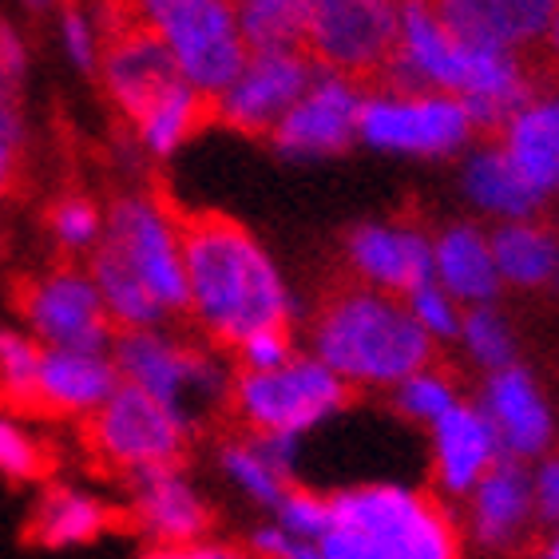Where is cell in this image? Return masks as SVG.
I'll use <instances>...</instances> for the list:
<instances>
[{
    "label": "cell",
    "mask_w": 559,
    "mask_h": 559,
    "mask_svg": "<svg viewBox=\"0 0 559 559\" xmlns=\"http://www.w3.org/2000/svg\"><path fill=\"white\" fill-rule=\"evenodd\" d=\"M155 199L171 223L191 310L206 334L226 349H238L259 330L290 325L286 290L247 226L218 211H187L163 187Z\"/></svg>",
    "instance_id": "cell-1"
},
{
    "label": "cell",
    "mask_w": 559,
    "mask_h": 559,
    "mask_svg": "<svg viewBox=\"0 0 559 559\" xmlns=\"http://www.w3.org/2000/svg\"><path fill=\"white\" fill-rule=\"evenodd\" d=\"M313 337L322 366L354 381H401L432 361L425 325L397 301L349 278L330 282L318 298Z\"/></svg>",
    "instance_id": "cell-2"
},
{
    "label": "cell",
    "mask_w": 559,
    "mask_h": 559,
    "mask_svg": "<svg viewBox=\"0 0 559 559\" xmlns=\"http://www.w3.org/2000/svg\"><path fill=\"white\" fill-rule=\"evenodd\" d=\"M80 444L96 476H140L143 468H179L187 456L183 420L175 417L147 389L123 385L111 389V397L84 413L80 420Z\"/></svg>",
    "instance_id": "cell-3"
},
{
    "label": "cell",
    "mask_w": 559,
    "mask_h": 559,
    "mask_svg": "<svg viewBox=\"0 0 559 559\" xmlns=\"http://www.w3.org/2000/svg\"><path fill=\"white\" fill-rule=\"evenodd\" d=\"M401 52V0H310L306 56L354 92H377Z\"/></svg>",
    "instance_id": "cell-4"
},
{
    "label": "cell",
    "mask_w": 559,
    "mask_h": 559,
    "mask_svg": "<svg viewBox=\"0 0 559 559\" xmlns=\"http://www.w3.org/2000/svg\"><path fill=\"white\" fill-rule=\"evenodd\" d=\"M349 401V389L330 366H313V361H286L282 369H242L238 381L230 385L226 413L238 417V425L270 441V437H294V432L310 429L313 420L330 417Z\"/></svg>",
    "instance_id": "cell-5"
},
{
    "label": "cell",
    "mask_w": 559,
    "mask_h": 559,
    "mask_svg": "<svg viewBox=\"0 0 559 559\" xmlns=\"http://www.w3.org/2000/svg\"><path fill=\"white\" fill-rule=\"evenodd\" d=\"M140 4L194 87L223 96L247 68L250 48L242 40L235 0H140Z\"/></svg>",
    "instance_id": "cell-6"
},
{
    "label": "cell",
    "mask_w": 559,
    "mask_h": 559,
    "mask_svg": "<svg viewBox=\"0 0 559 559\" xmlns=\"http://www.w3.org/2000/svg\"><path fill=\"white\" fill-rule=\"evenodd\" d=\"M334 524L357 527L389 559H461V532L437 500L401 488H354L330 500Z\"/></svg>",
    "instance_id": "cell-7"
},
{
    "label": "cell",
    "mask_w": 559,
    "mask_h": 559,
    "mask_svg": "<svg viewBox=\"0 0 559 559\" xmlns=\"http://www.w3.org/2000/svg\"><path fill=\"white\" fill-rule=\"evenodd\" d=\"M12 306L56 349L96 354L111 334H119L99 290L68 259L56 262L52 274H28L12 282Z\"/></svg>",
    "instance_id": "cell-8"
},
{
    "label": "cell",
    "mask_w": 559,
    "mask_h": 559,
    "mask_svg": "<svg viewBox=\"0 0 559 559\" xmlns=\"http://www.w3.org/2000/svg\"><path fill=\"white\" fill-rule=\"evenodd\" d=\"M313 68L318 64L310 56L290 52V48L250 52L247 68L218 96V123L238 128L242 135H254V140H270L282 116L310 92Z\"/></svg>",
    "instance_id": "cell-9"
},
{
    "label": "cell",
    "mask_w": 559,
    "mask_h": 559,
    "mask_svg": "<svg viewBox=\"0 0 559 559\" xmlns=\"http://www.w3.org/2000/svg\"><path fill=\"white\" fill-rule=\"evenodd\" d=\"M108 247H116L135 266V274L147 282V290L155 294V301H159L163 310L171 313L191 310L183 259H179L171 223H167L155 194L151 199H116L111 203Z\"/></svg>",
    "instance_id": "cell-10"
},
{
    "label": "cell",
    "mask_w": 559,
    "mask_h": 559,
    "mask_svg": "<svg viewBox=\"0 0 559 559\" xmlns=\"http://www.w3.org/2000/svg\"><path fill=\"white\" fill-rule=\"evenodd\" d=\"M357 131L377 147L441 155L468 140L473 123L452 96H373L357 108Z\"/></svg>",
    "instance_id": "cell-11"
},
{
    "label": "cell",
    "mask_w": 559,
    "mask_h": 559,
    "mask_svg": "<svg viewBox=\"0 0 559 559\" xmlns=\"http://www.w3.org/2000/svg\"><path fill=\"white\" fill-rule=\"evenodd\" d=\"M116 366L123 381L147 389L159 397L175 417L183 420V401L194 393H218L215 369L194 345H171L143 330H119L116 334Z\"/></svg>",
    "instance_id": "cell-12"
},
{
    "label": "cell",
    "mask_w": 559,
    "mask_h": 559,
    "mask_svg": "<svg viewBox=\"0 0 559 559\" xmlns=\"http://www.w3.org/2000/svg\"><path fill=\"white\" fill-rule=\"evenodd\" d=\"M452 40L488 52H532L551 28L559 0H425Z\"/></svg>",
    "instance_id": "cell-13"
},
{
    "label": "cell",
    "mask_w": 559,
    "mask_h": 559,
    "mask_svg": "<svg viewBox=\"0 0 559 559\" xmlns=\"http://www.w3.org/2000/svg\"><path fill=\"white\" fill-rule=\"evenodd\" d=\"M357 92L345 80L330 75L313 84L306 96L294 104L282 123L274 128L270 143L286 155H337L354 143L357 131Z\"/></svg>",
    "instance_id": "cell-14"
},
{
    "label": "cell",
    "mask_w": 559,
    "mask_h": 559,
    "mask_svg": "<svg viewBox=\"0 0 559 559\" xmlns=\"http://www.w3.org/2000/svg\"><path fill=\"white\" fill-rule=\"evenodd\" d=\"M116 369L99 361L96 354H75V349H52L44 354L36 373V417H75L92 413L111 397Z\"/></svg>",
    "instance_id": "cell-15"
},
{
    "label": "cell",
    "mask_w": 559,
    "mask_h": 559,
    "mask_svg": "<svg viewBox=\"0 0 559 559\" xmlns=\"http://www.w3.org/2000/svg\"><path fill=\"white\" fill-rule=\"evenodd\" d=\"M135 485V516L140 527L151 532L159 544H194L211 527V512L199 504V496L179 480V468L163 464V468H143L140 476H131Z\"/></svg>",
    "instance_id": "cell-16"
},
{
    "label": "cell",
    "mask_w": 559,
    "mask_h": 559,
    "mask_svg": "<svg viewBox=\"0 0 559 559\" xmlns=\"http://www.w3.org/2000/svg\"><path fill=\"white\" fill-rule=\"evenodd\" d=\"M119 527H140V516L116 504H99L92 496L52 488L24 524V539L36 548H68V544H87Z\"/></svg>",
    "instance_id": "cell-17"
},
{
    "label": "cell",
    "mask_w": 559,
    "mask_h": 559,
    "mask_svg": "<svg viewBox=\"0 0 559 559\" xmlns=\"http://www.w3.org/2000/svg\"><path fill=\"white\" fill-rule=\"evenodd\" d=\"M349 254L357 270L373 278L377 286L389 290H417L420 282H429L432 254L409 230H385V226H357L349 235Z\"/></svg>",
    "instance_id": "cell-18"
},
{
    "label": "cell",
    "mask_w": 559,
    "mask_h": 559,
    "mask_svg": "<svg viewBox=\"0 0 559 559\" xmlns=\"http://www.w3.org/2000/svg\"><path fill=\"white\" fill-rule=\"evenodd\" d=\"M496 461V429L485 413L468 405H452L444 417H437V468L444 488L464 492L473 488L485 468Z\"/></svg>",
    "instance_id": "cell-19"
},
{
    "label": "cell",
    "mask_w": 559,
    "mask_h": 559,
    "mask_svg": "<svg viewBox=\"0 0 559 559\" xmlns=\"http://www.w3.org/2000/svg\"><path fill=\"white\" fill-rule=\"evenodd\" d=\"M504 151L539 194L559 191V96L520 111L504 135Z\"/></svg>",
    "instance_id": "cell-20"
},
{
    "label": "cell",
    "mask_w": 559,
    "mask_h": 559,
    "mask_svg": "<svg viewBox=\"0 0 559 559\" xmlns=\"http://www.w3.org/2000/svg\"><path fill=\"white\" fill-rule=\"evenodd\" d=\"M488 397H492V417L500 425V432H504V444L516 456H536L548 444L551 417L544 409V401H539L536 385L520 369H500L492 377Z\"/></svg>",
    "instance_id": "cell-21"
},
{
    "label": "cell",
    "mask_w": 559,
    "mask_h": 559,
    "mask_svg": "<svg viewBox=\"0 0 559 559\" xmlns=\"http://www.w3.org/2000/svg\"><path fill=\"white\" fill-rule=\"evenodd\" d=\"M532 485L516 456H496L476 480V536L485 544H504L516 524L527 516Z\"/></svg>",
    "instance_id": "cell-22"
},
{
    "label": "cell",
    "mask_w": 559,
    "mask_h": 559,
    "mask_svg": "<svg viewBox=\"0 0 559 559\" xmlns=\"http://www.w3.org/2000/svg\"><path fill=\"white\" fill-rule=\"evenodd\" d=\"M92 270H96L99 298H104L108 313L116 318V330H143V325H155L163 318V306L147 290V282L135 274V266L116 247L96 250Z\"/></svg>",
    "instance_id": "cell-23"
},
{
    "label": "cell",
    "mask_w": 559,
    "mask_h": 559,
    "mask_svg": "<svg viewBox=\"0 0 559 559\" xmlns=\"http://www.w3.org/2000/svg\"><path fill=\"white\" fill-rule=\"evenodd\" d=\"M468 191L485 206L500 211V215H520V218L536 215L539 203H544V194L516 171V163L508 159L504 147H488L476 155L473 167H468Z\"/></svg>",
    "instance_id": "cell-24"
},
{
    "label": "cell",
    "mask_w": 559,
    "mask_h": 559,
    "mask_svg": "<svg viewBox=\"0 0 559 559\" xmlns=\"http://www.w3.org/2000/svg\"><path fill=\"white\" fill-rule=\"evenodd\" d=\"M306 16L310 0H238V24L250 52L266 48L306 52Z\"/></svg>",
    "instance_id": "cell-25"
},
{
    "label": "cell",
    "mask_w": 559,
    "mask_h": 559,
    "mask_svg": "<svg viewBox=\"0 0 559 559\" xmlns=\"http://www.w3.org/2000/svg\"><path fill=\"white\" fill-rule=\"evenodd\" d=\"M437 270H441L444 286L461 298H488L496 290V259L485 247V238L456 226L441 238L437 247Z\"/></svg>",
    "instance_id": "cell-26"
},
{
    "label": "cell",
    "mask_w": 559,
    "mask_h": 559,
    "mask_svg": "<svg viewBox=\"0 0 559 559\" xmlns=\"http://www.w3.org/2000/svg\"><path fill=\"white\" fill-rule=\"evenodd\" d=\"M492 259L504 278L520 282V286H539V282H548L559 270V247L548 230L516 223L496 235Z\"/></svg>",
    "instance_id": "cell-27"
},
{
    "label": "cell",
    "mask_w": 559,
    "mask_h": 559,
    "mask_svg": "<svg viewBox=\"0 0 559 559\" xmlns=\"http://www.w3.org/2000/svg\"><path fill=\"white\" fill-rule=\"evenodd\" d=\"M40 345L0 330V409L36 417V373H40Z\"/></svg>",
    "instance_id": "cell-28"
},
{
    "label": "cell",
    "mask_w": 559,
    "mask_h": 559,
    "mask_svg": "<svg viewBox=\"0 0 559 559\" xmlns=\"http://www.w3.org/2000/svg\"><path fill=\"white\" fill-rule=\"evenodd\" d=\"M56 468V449L40 437H28L12 420H0V473L9 480H44Z\"/></svg>",
    "instance_id": "cell-29"
},
{
    "label": "cell",
    "mask_w": 559,
    "mask_h": 559,
    "mask_svg": "<svg viewBox=\"0 0 559 559\" xmlns=\"http://www.w3.org/2000/svg\"><path fill=\"white\" fill-rule=\"evenodd\" d=\"M226 473H235V480L247 488L250 496H259L262 504H282L286 485H282V473L270 468V461L262 452H254L250 444H226L223 449Z\"/></svg>",
    "instance_id": "cell-30"
},
{
    "label": "cell",
    "mask_w": 559,
    "mask_h": 559,
    "mask_svg": "<svg viewBox=\"0 0 559 559\" xmlns=\"http://www.w3.org/2000/svg\"><path fill=\"white\" fill-rule=\"evenodd\" d=\"M48 226H52L56 242L64 247V254L92 247V238H96V230H99L96 203H92L87 194H68V199H60V203L48 211Z\"/></svg>",
    "instance_id": "cell-31"
},
{
    "label": "cell",
    "mask_w": 559,
    "mask_h": 559,
    "mask_svg": "<svg viewBox=\"0 0 559 559\" xmlns=\"http://www.w3.org/2000/svg\"><path fill=\"white\" fill-rule=\"evenodd\" d=\"M464 337L473 345V354L492 369H508L512 361V337H508L504 322L488 310H476L468 313V322H464Z\"/></svg>",
    "instance_id": "cell-32"
},
{
    "label": "cell",
    "mask_w": 559,
    "mask_h": 559,
    "mask_svg": "<svg viewBox=\"0 0 559 559\" xmlns=\"http://www.w3.org/2000/svg\"><path fill=\"white\" fill-rule=\"evenodd\" d=\"M282 516L294 536H318L322 539L330 527H334V512H330V500L306 492V488H286L282 496Z\"/></svg>",
    "instance_id": "cell-33"
},
{
    "label": "cell",
    "mask_w": 559,
    "mask_h": 559,
    "mask_svg": "<svg viewBox=\"0 0 559 559\" xmlns=\"http://www.w3.org/2000/svg\"><path fill=\"white\" fill-rule=\"evenodd\" d=\"M238 357H242V369H254V373L282 369L286 361H294L290 325H274V330H259V334H250L247 342L238 345Z\"/></svg>",
    "instance_id": "cell-34"
},
{
    "label": "cell",
    "mask_w": 559,
    "mask_h": 559,
    "mask_svg": "<svg viewBox=\"0 0 559 559\" xmlns=\"http://www.w3.org/2000/svg\"><path fill=\"white\" fill-rule=\"evenodd\" d=\"M401 409L413 413V417H429V420L444 417V413L452 409V385L432 373L413 377V381H405V389H401Z\"/></svg>",
    "instance_id": "cell-35"
},
{
    "label": "cell",
    "mask_w": 559,
    "mask_h": 559,
    "mask_svg": "<svg viewBox=\"0 0 559 559\" xmlns=\"http://www.w3.org/2000/svg\"><path fill=\"white\" fill-rule=\"evenodd\" d=\"M516 60H520V68H524L527 84L536 87V96L548 92V87H559V4H556V16H551L548 36H544L532 52L516 56Z\"/></svg>",
    "instance_id": "cell-36"
},
{
    "label": "cell",
    "mask_w": 559,
    "mask_h": 559,
    "mask_svg": "<svg viewBox=\"0 0 559 559\" xmlns=\"http://www.w3.org/2000/svg\"><path fill=\"white\" fill-rule=\"evenodd\" d=\"M409 313L432 334H452L456 330V313H452L449 298L441 294L437 282H420L417 290H409Z\"/></svg>",
    "instance_id": "cell-37"
},
{
    "label": "cell",
    "mask_w": 559,
    "mask_h": 559,
    "mask_svg": "<svg viewBox=\"0 0 559 559\" xmlns=\"http://www.w3.org/2000/svg\"><path fill=\"white\" fill-rule=\"evenodd\" d=\"M322 559H389L385 551L377 548L373 539L366 532H357V527H345L334 524L330 532L322 536Z\"/></svg>",
    "instance_id": "cell-38"
},
{
    "label": "cell",
    "mask_w": 559,
    "mask_h": 559,
    "mask_svg": "<svg viewBox=\"0 0 559 559\" xmlns=\"http://www.w3.org/2000/svg\"><path fill=\"white\" fill-rule=\"evenodd\" d=\"M64 36H68V48H72V56H75V64L80 68L96 64V40H92V28H87L84 12L75 9V0H64Z\"/></svg>",
    "instance_id": "cell-39"
},
{
    "label": "cell",
    "mask_w": 559,
    "mask_h": 559,
    "mask_svg": "<svg viewBox=\"0 0 559 559\" xmlns=\"http://www.w3.org/2000/svg\"><path fill=\"white\" fill-rule=\"evenodd\" d=\"M254 559H322V551L313 544H298V539L282 536V532H259L254 536Z\"/></svg>",
    "instance_id": "cell-40"
},
{
    "label": "cell",
    "mask_w": 559,
    "mask_h": 559,
    "mask_svg": "<svg viewBox=\"0 0 559 559\" xmlns=\"http://www.w3.org/2000/svg\"><path fill=\"white\" fill-rule=\"evenodd\" d=\"M536 508H539V516H544V520H559V456L539 468Z\"/></svg>",
    "instance_id": "cell-41"
},
{
    "label": "cell",
    "mask_w": 559,
    "mask_h": 559,
    "mask_svg": "<svg viewBox=\"0 0 559 559\" xmlns=\"http://www.w3.org/2000/svg\"><path fill=\"white\" fill-rule=\"evenodd\" d=\"M140 559H194V548H179V544H159V548L143 551Z\"/></svg>",
    "instance_id": "cell-42"
},
{
    "label": "cell",
    "mask_w": 559,
    "mask_h": 559,
    "mask_svg": "<svg viewBox=\"0 0 559 559\" xmlns=\"http://www.w3.org/2000/svg\"><path fill=\"white\" fill-rule=\"evenodd\" d=\"M194 559H247L230 548H194Z\"/></svg>",
    "instance_id": "cell-43"
},
{
    "label": "cell",
    "mask_w": 559,
    "mask_h": 559,
    "mask_svg": "<svg viewBox=\"0 0 559 559\" xmlns=\"http://www.w3.org/2000/svg\"><path fill=\"white\" fill-rule=\"evenodd\" d=\"M536 559H559V536L556 539H548L544 548H539V556Z\"/></svg>",
    "instance_id": "cell-44"
},
{
    "label": "cell",
    "mask_w": 559,
    "mask_h": 559,
    "mask_svg": "<svg viewBox=\"0 0 559 559\" xmlns=\"http://www.w3.org/2000/svg\"><path fill=\"white\" fill-rule=\"evenodd\" d=\"M28 4H36V9H40V4H48V0H28Z\"/></svg>",
    "instance_id": "cell-45"
},
{
    "label": "cell",
    "mask_w": 559,
    "mask_h": 559,
    "mask_svg": "<svg viewBox=\"0 0 559 559\" xmlns=\"http://www.w3.org/2000/svg\"><path fill=\"white\" fill-rule=\"evenodd\" d=\"M235 9H238V0H235Z\"/></svg>",
    "instance_id": "cell-46"
}]
</instances>
